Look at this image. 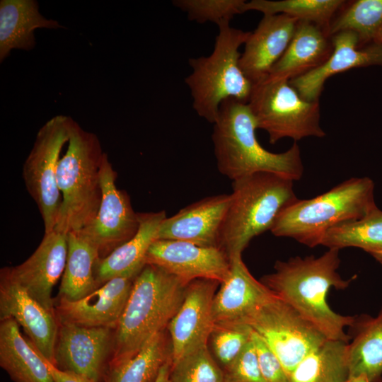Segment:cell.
<instances>
[{
  "instance_id": "obj_24",
  "label": "cell",
  "mask_w": 382,
  "mask_h": 382,
  "mask_svg": "<svg viewBox=\"0 0 382 382\" xmlns=\"http://www.w3.org/2000/svg\"><path fill=\"white\" fill-rule=\"evenodd\" d=\"M0 366L14 382H54L41 354L11 318L0 320Z\"/></svg>"
},
{
  "instance_id": "obj_29",
  "label": "cell",
  "mask_w": 382,
  "mask_h": 382,
  "mask_svg": "<svg viewBox=\"0 0 382 382\" xmlns=\"http://www.w3.org/2000/svg\"><path fill=\"white\" fill-rule=\"evenodd\" d=\"M170 359V342L163 330L134 357L110 368L104 382H155L162 366Z\"/></svg>"
},
{
  "instance_id": "obj_5",
  "label": "cell",
  "mask_w": 382,
  "mask_h": 382,
  "mask_svg": "<svg viewBox=\"0 0 382 382\" xmlns=\"http://www.w3.org/2000/svg\"><path fill=\"white\" fill-rule=\"evenodd\" d=\"M376 207L373 180L352 178L311 199H298L279 214L270 231L313 248L330 228L361 219Z\"/></svg>"
},
{
  "instance_id": "obj_41",
  "label": "cell",
  "mask_w": 382,
  "mask_h": 382,
  "mask_svg": "<svg viewBox=\"0 0 382 382\" xmlns=\"http://www.w3.org/2000/svg\"><path fill=\"white\" fill-rule=\"evenodd\" d=\"M378 262L382 264V250L371 254Z\"/></svg>"
},
{
  "instance_id": "obj_25",
  "label": "cell",
  "mask_w": 382,
  "mask_h": 382,
  "mask_svg": "<svg viewBox=\"0 0 382 382\" xmlns=\"http://www.w3.org/2000/svg\"><path fill=\"white\" fill-rule=\"evenodd\" d=\"M55 20L45 18L34 0H1L0 62L13 50H32L35 45L34 31L37 28H58Z\"/></svg>"
},
{
  "instance_id": "obj_32",
  "label": "cell",
  "mask_w": 382,
  "mask_h": 382,
  "mask_svg": "<svg viewBox=\"0 0 382 382\" xmlns=\"http://www.w3.org/2000/svg\"><path fill=\"white\" fill-rule=\"evenodd\" d=\"M344 0H251L245 2V12L257 11L265 15L283 14L299 21H308L326 28Z\"/></svg>"
},
{
  "instance_id": "obj_13",
  "label": "cell",
  "mask_w": 382,
  "mask_h": 382,
  "mask_svg": "<svg viewBox=\"0 0 382 382\" xmlns=\"http://www.w3.org/2000/svg\"><path fill=\"white\" fill-rule=\"evenodd\" d=\"M219 284L205 279L187 284L183 301L167 327L172 364L208 345L215 325L212 303Z\"/></svg>"
},
{
  "instance_id": "obj_35",
  "label": "cell",
  "mask_w": 382,
  "mask_h": 382,
  "mask_svg": "<svg viewBox=\"0 0 382 382\" xmlns=\"http://www.w3.org/2000/svg\"><path fill=\"white\" fill-rule=\"evenodd\" d=\"M245 0H174L173 5L185 12L190 21L212 22L219 25L230 23L238 14L245 13Z\"/></svg>"
},
{
  "instance_id": "obj_40",
  "label": "cell",
  "mask_w": 382,
  "mask_h": 382,
  "mask_svg": "<svg viewBox=\"0 0 382 382\" xmlns=\"http://www.w3.org/2000/svg\"><path fill=\"white\" fill-rule=\"evenodd\" d=\"M344 382H369L367 377L364 375L349 377Z\"/></svg>"
},
{
  "instance_id": "obj_22",
  "label": "cell",
  "mask_w": 382,
  "mask_h": 382,
  "mask_svg": "<svg viewBox=\"0 0 382 382\" xmlns=\"http://www.w3.org/2000/svg\"><path fill=\"white\" fill-rule=\"evenodd\" d=\"M166 217L164 211L139 213V226L135 235L97 261L94 273L98 288L115 277H136L145 266L148 250L158 239L159 228Z\"/></svg>"
},
{
  "instance_id": "obj_6",
  "label": "cell",
  "mask_w": 382,
  "mask_h": 382,
  "mask_svg": "<svg viewBox=\"0 0 382 382\" xmlns=\"http://www.w3.org/2000/svg\"><path fill=\"white\" fill-rule=\"evenodd\" d=\"M105 152L98 137L72 120L57 182L62 202L54 230L79 232L96 217L102 199L100 167Z\"/></svg>"
},
{
  "instance_id": "obj_15",
  "label": "cell",
  "mask_w": 382,
  "mask_h": 382,
  "mask_svg": "<svg viewBox=\"0 0 382 382\" xmlns=\"http://www.w3.org/2000/svg\"><path fill=\"white\" fill-rule=\"evenodd\" d=\"M8 318L23 328L33 347L54 364L57 318L14 280L5 267L0 271V320Z\"/></svg>"
},
{
  "instance_id": "obj_28",
  "label": "cell",
  "mask_w": 382,
  "mask_h": 382,
  "mask_svg": "<svg viewBox=\"0 0 382 382\" xmlns=\"http://www.w3.org/2000/svg\"><path fill=\"white\" fill-rule=\"evenodd\" d=\"M357 324V335L348 344L349 378L364 375L376 382L382 375V308Z\"/></svg>"
},
{
  "instance_id": "obj_14",
  "label": "cell",
  "mask_w": 382,
  "mask_h": 382,
  "mask_svg": "<svg viewBox=\"0 0 382 382\" xmlns=\"http://www.w3.org/2000/svg\"><path fill=\"white\" fill-rule=\"evenodd\" d=\"M145 264L161 267L185 284L199 279L221 284L226 278L231 266L229 257L219 248L164 239H157L152 243Z\"/></svg>"
},
{
  "instance_id": "obj_2",
  "label": "cell",
  "mask_w": 382,
  "mask_h": 382,
  "mask_svg": "<svg viewBox=\"0 0 382 382\" xmlns=\"http://www.w3.org/2000/svg\"><path fill=\"white\" fill-rule=\"evenodd\" d=\"M212 139L218 170L232 181L256 173H272L293 181L303 173L296 142L286 151L273 153L258 142L255 120L248 103L224 101L213 124Z\"/></svg>"
},
{
  "instance_id": "obj_1",
  "label": "cell",
  "mask_w": 382,
  "mask_h": 382,
  "mask_svg": "<svg viewBox=\"0 0 382 382\" xmlns=\"http://www.w3.org/2000/svg\"><path fill=\"white\" fill-rule=\"evenodd\" d=\"M339 250L329 248L318 257H295L277 261L274 272L263 276L261 282L328 339L347 342L344 329L354 326L357 318L335 313L327 301L331 287L345 289L351 282V279L344 280L337 272L340 264Z\"/></svg>"
},
{
  "instance_id": "obj_3",
  "label": "cell",
  "mask_w": 382,
  "mask_h": 382,
  "mask_svg": "<svg viewBox=\"0 0 382 382\" xmlns=\"http://www.w3.org/2000/svg\"><path fill=\"white\" fill-rule=\"evenodd\" d=\"M186 286L161 267L145 265L134 279L115 328L110 368L134 357L154 336L167 329L183 301Z\"/></svg>"
},
{
  "instance_id": "obj_10",
  "label": "cell",
  "mask_w": 382,
  "mask_h": 382,
  "mask_svg": "<svg viewBox=\"0 0 382 382\" xmlns=\"http://www.w3.org/2000/svg\"><path fill=\"white\" fill-rule=\"evenodd\" d=\"M290 375L297 364L328 338L314 325L275 295L246 321Z\"/></svg>"
},
{
  "instance_id": "obj_11",
  "label": "cell",
  "mask_w": 382,
  "mask_h": 382,
  "mask_svg": "<svg viewBox=\"0 0 382 382\" xmlns=\"http://www.w3.org/2000/svg\"><path fill=\"white\" fill-rule=\"evenodd\" d=\"M117 175L105 153L100 167L99 209L87 226L76 232L97 249L99 260L132 238L139 226V213L134 211L129 195L116 186Z\"/></svg>"
},
{
  "instance_id": "obj_7",
  "label": "cell",
  "mask_w": 382,
  "mask_h": 382,
  "mask_svg": "<svg viewBox=\"0 0 382 382\" xmlns=\"http://www.w3.org/2000/svg\"><path fill=\"white\" fill-rule=\"evenodd\" d=\"M218 28L212 52L207 57L189 59L192 71L185 79L194 110L212 124L224 101L233 99L248 103L253 86L239 64V48L251 32L232 28L230 23Z\"/></svg>"
},
{
  "instance_id": "obj_31",
  "label": "cell",
  "mask_w": 382,
  "mask_h": 382,
  "mask_svg": "<svg viewBox=\"0 0 382 382\" xmlns=\"http://www.w3.org/2000/svg\"><path fill=\"white\" fill-rule=\"evenodd\" d=\"M320 245L328 248H359L370 255L382 250V211L377 207L364 217L340 224L326 231Z\"/></svg>"
},
{
  "instance_id": "obj_26",
  "label": "cell",
  "mask_w": 382,
  "mask_h": 382,
  "mask_svg": "<svg viewBox=\"0 0 382 382\" xmlns=\"http://www.w3.org/2000/svg\"><path fill=\"white\" fill-rule=\"evenodd\" d=\"M67 238V259L57 299L77 301L98 289L94 270L100 257L97 249L78 233H69Z\"/></svg>"
},
{
  "instance_id": "obj_39",
  "label": "cell",
  "mask_w": 382,
  "mask_h": 382,
  "mask_svg": "<svg viewBox=\"0 0 382 382\" xmlns=\"http://www.w3.org/2000/svg\"><path fill=\"white\" fill-rule=\"evenodd\" d=\"M171 364L172 362L170 359L162 366L155 382H170V372Z\"/></svg>"
},
{
  "instance_id": "obj_16",
  "label": "cell",
  "mask_w": 382,
  "mask_h": 382,
  "mask_svg": "<svg viewBox=\"0 0 382 382\" xmlns=\"http://www.w3.org/2000/svg\"><path fill=\"white\" fill-rule=\"evenodd\" d=\"M67 254V234L54 229L45 233L40 245L26 260L17 266L8 267L14 280L52 313L54 301L52 291L64 273Z\"/></svg>"
},
{
  "instance_id": "obj_38",
  "label": "cell",
  "mask_w": 382,
  "mask_h": 382,
  "mask_svg": "<svg viewBox=\"0 0 382 382\" xmlns=\"http://www.w3.org/2000/svg\"><path fill=\"white\" fill-rule=\"evenodd\" d=\"M42 357L47 364L48 369L54 382H95L94 381L83 376L73 372L61 370L45 359L43 356Z\"/></svg>"
},
{
  "instance_id": "obj_34",
  "label": "cell",
  "mask_w": 382,
  "mask_h": 382,
  "mask_svg": "<svg viewBox=\"0 0 382 382\" xmlns=\"http://www.w3.org/2000/svg\"><path fill=\"white\" fill-rule=\"evenodd\" d=\"M253 329L245 323L215 324L209 341L214 357L224 369L241 353L250 341Z\"/></svg>"
},
{
  "instance_id": "obj_17",
  "label": "cell",
  "mask_w": 382,
  "mask_h": 382,
  "mask_svg": "<svg viewBox=\"0 0 382 382\" xmlns=\"http://www.w3.org/2000/svg\"><path fill=\"white\" fill-rule=\"evenodd\" d=\"M134 278L115 277L77 301L57 299L59 323L84 327H117L129 297Z\"/></svg>"
},
{
  "instance_id": "obj_19",
  "label": "cell",
  "mask_w": 382,
  "mask_h": 382,
  "mask_svg": "<svg viewBox=\"0 0 382 382\" xmlns=\"http://www.w3.org/2000/svg\"><path fill=\"white\" fill-rule=\"evenodd\" d=\"M231 199L230 194L206 197L166 217L158 239L189 242L202 247L219 248L220 228Z\"/></svg>"
},
{
  "instance_id": "obj_18",
  "label": "cell",
  "mask_w": 382,
  "mask_h": 382,
  "mask_svg": "<svg viewBox=\"0 0 382 382\" xmlns=\"http://www.w3.org/2000/svg\"><path fill=\"white\" fill-rule=\"evenodd\" d=\"M332 52L318 68L289 81L303 99L319 100L328 79L358 67L382 66V44L361 45L357 35L342 31L331 35Z\"/></svg>"
},
{
  "instance_id": "obj_23",
  "label": "cell",
  "mask_w": 382,
  "mask_h": 382,
  "mask_svg": "<svg viewBox=\"0 0 382 382\" xmlns=\"http://www.w3.org/2000/svg\"><path fill=\"white\" fill-rule=\"evenodd\" d=\"M326 28L308 21H299L293 37L267 79L291 81L318 68L332 52Z\"/></svg>"
},
{
  "instance_id": "obj_27",
  "label": "cell",
  "mask_w": 382,
  "mask_h": 382,
  "mask_svg": "<svg viewBox=\"0 0 382 382\" xmlns=\"http://www.w3.org/2000/svg\"><path fill=\"white\" fill-rule=\"evenodd\" d=\"M349 376L347 342L328 339L297 364L289 378L290 382H344Z\"/></svg>"
},
{
  "instance_id": "obj_21",
  "label": "cell",
  "mask_w": 382,
  "mask_h": 382,
  "mask_svg": "<svg viewBox=\"0 0 382 382\" xmlns=\"http://www.w3.org/2000/svg\"><path fill=\"white\" fill-rule=\"evenodd\" d=\"M230 270L220 284L212 303L215 324L245 323L265 303L274 296L250 272L242 255L230 259Z\"/></svg>"
},
{
  "instance_id": "obj_30",
  "label": "cell",
  "mask_w": 382,
  "mask_h": 382,
  "mask_svg": "<svg viewBox=\"0 0 382 382\" xmlns=\"http://www.w3.org/2000/svg\"><path fill=\"white\" fill-rule=\"evenodd\" d=\"M355 33L361 45L379 44L382 31V0L345 1L332 19L328 33Z\"/></svg>"
},
{
  "instance_id": "obj_12",
  "label": "cell",
  "mask_w": 382,
  "mask_h": 382,
  "mask_svg": "<svg viewBox=\"0 0 382 382\" xmlns=\"http://www.w3.org/2000/svg\"><path fill=\"white\" fill-rule=\"evenodd\" d=\"M115 328L59 323L54 350L58 369L104 382L115 345Z\"/></svg>"
},
{
  "instance_id": "obj_4",
  "label": "cell",
  "mask_w": 382,
  "mask_h": 382,
  "mask_svg": "<svg viewBox=\"0 0 382 382\" xmlns=\"http://www.w3.org/2000/svg\"><path fill=\"white\" fill-rule=\"evenodd\" d=\"M230 195L218 243L229 259L242 255L250 241L270 231L279 214L298 199L292 180L266 172L232 181Z\"/></svg>"
},
{
  "instance_id": "obj_42",
  "label": "cell",
  "mask_w": 382,
  "mask_h": 382,
  "mask_svg": "<svg viewBox=\"0 0 382 382\" xmlns=\"http://www.w3.org/2000/svg\"><path fill=\"white\" fill-rule=\"evenodd\" d=\"M379 44H382V31H381V35H380V37H379V42H378Z\"/></svg>"
},
{
  "instance_id": "obj_36",
  "label": "cell",
  "mask_w": 382,
  "mask_h": 382,
  "mask_svg": "<svg viewBox=\"0 0 382 382\" xmlns=\"http://www.w3.org/2000/svg\"><path fill=\"white\" fill-rule=\"evenodd\" d=\"M223 371L224 382H265L252 340Z\"/></svg>"
},
{
  "instance_id": "obj_9",
  "label": "cell",
  "mask_w": 382,
  "mask_h": 382,
  "mask_svg": "<svg viewBox=\"0 0 382 382\" xmlns=\"http://www.w3.org/2000/svg\"><path fill=\"white\" fill-rule=\"evenodd\" d=\"M72 118L57 115L38 130L23 166L25 186L40 211L45 233L57 225L62 197L57 182L60 152L68 143Z\"/></svg>"
},
{
  "instance_id": "obj_33",
  "label": "cell",
  "mask_w": 382,
  "mask_h": 382,
  "mask_svg": "<svg viewBox=\"0 0 382 382\" xmlns=\"http://www.w3.org/2000/svg\"><path fill=\"white\" fill-rule=\"evenodd\" d=\"M170 382H224V371L208 345L171 364Z\"/></svg>"
},
{
  "instance_id": "obj_8",
  "label": "cell",
  "mask_w": 382,
  "mask_h": 382,
  "mask_svg": "<svg viewBox=\"0 0 382 382\" xmlns=\"http://www.w3.org/2000/svg\"><path fill=\"white\" fill-rule=\"evenodd\" d=\"M248 105L257 129L265 130L272 144L288 137L295 142L305 137H323L319 100L308 101L289 81L266 79L253 84Z\"/></svg>"
},
{
  "instance_id": "obj_20",
  "label": "cell",
  "mask_w": 382,
  "mask_h": 382,
  "mask_svg": "<svg viewBox=\"0 0 382 382\" xmlns=\"http://www.w3.org/2000/svg\"><path fill=\"white\" fill-rule=\"evenodd\" d=\"M299 21L283 14L265 15L250 33L244 44L239 64L253 84L267 78L287 49Z\"/></svg>"
},
{
  "instance_id": "obj_37",
  "label": "cell",
  "mask_w": 382,
  "mask_h": 382,
  "mask_svg": "<svg viewBox=\"0 0 382 382\" xmlns=\"http://www.w3.org/2000/svg\"><path fill=\"white\" fill-rule=\"evenodd\" d=\"M251 340L255 349L259 367L265 382H290L289 376L279 359L253 330Z\"/></svg>"
}]
</instances>
